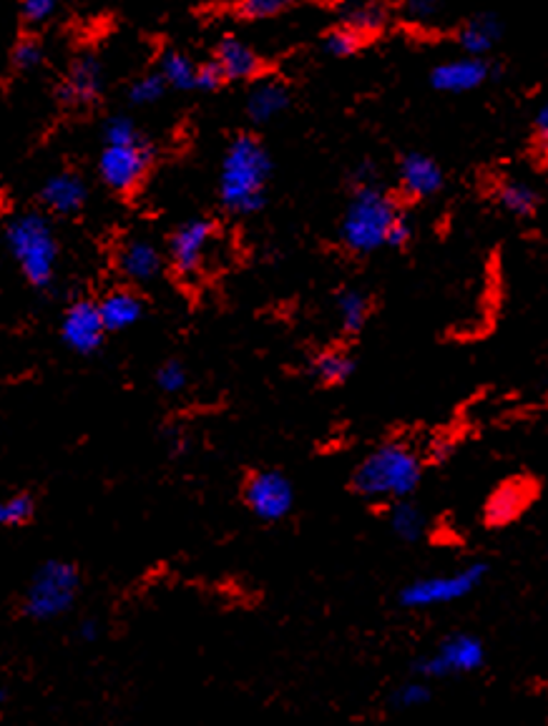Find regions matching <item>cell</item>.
Returning a JSON list of instances; mask_svg holds the SVG:
<instances>
[{"mask_svg": "<svg viewBox=\"0 0 548 726\" xmlns=\"http://www.w3.org/2000/svg\"><path fill=\"white\" fill-rule=\"evenodd\" d=\"M272 177V156L260 139L242 133L227 146L219 169V199L229 214L260 212Z\"/></svg>", "mask_w": 548, "mask_h": 726, "instance_id": "cell-1", "label": "cell"}, {"mask_svg": "<svg viewBox=\"0 0 548 726\" xmlns=\"http://www.w3.org/2000/svg\"><path fill=\"white\" fill-rule=\"evenodd\" d=\"M422 478V461L405 442H383L362 457L353 473V488L368 500H405Z\"/></svg>", "mask_w": 548, "mask_h": 726, "instance_id": "cell-2", "label": "cell"}, {"mask_svg": "<svg viewBox=\"0 0 548 726\" xmlns=\"http://www.w3.org/2000/svg\"><path fill=\"white\" fill-rule=\"evenodd\" d=\"M403 209L376 183H360L339 224V239L355 254H372L388 247V237Z\"/></svg>", "mask_w": 548, "mask_h": 726, "instance_id": "cell-3", "label": "cell"}, {"mask_svg": "<svg viewBox=\"0 0 548 726\" xmlns=\"http://www.w3.org/2000/svg\"><path fill=\"white\" fill-rule=\"evenodd\" d=\"M5 241L31 285L48 287L58 260V245L51 224L40 214H23L8 224Z\"/></svg>", "mask_w": 548, "mask_h": 726, "instance_id": "cell-4", "label": "cell"}, {"mask_svg": "<svg viewBox=\"0 0 548 726\" xmlns=\"http://www.w3.org/2000/svg\"><path fill=\"white\" fill-rule=\"evenodd\" d=\"M79 594V571L65 561H48L40 566L28 583L23 608L31 619L51 621L71 611Z\"/></svg>", "mask_w": 548, "mask_h": 726, "instance_id": "cell-5", "label": "cell"}, {"mask_svg": "<svg viewBox=\"0 0 548 726\" xmlns=\"http://www.w3.org/2000/svg\"><path fill=\"white\" fill-rule=\"evenodd\" d=\"M486 573V563H470L466 569L453 573L415 579L401 591V604L405 608H436L455 604V600L468 598L484 583Z\"/></svg>", "mask_w": 548, "mask_h": 726, "instance_id": "cell-6", "label": "cell"}, {"mask_svg": "<svg viewBox=\"0 0 548 726\" xmlns=\"http://www.w3.org/2000/svg\"><path fill=\"white\" fill-rule=\"evenodd\" d=\"M152 162V144L144 136H139L127 141V144H106L102 158H98V174H102L106 187L127 194L144 181Z\"/></svg>", "mask_w": 548, "mask_h": 726, "instance_id": "cell-7", "label": "cell"}, {"mask_svg": "<svg viewBox=\"0 0 548 726\" xmlns=\"http://www.w3.org/2000/svg\"><path fill=\"white\" fill-rule=\"evenodd\" d=\"M486 664V646L484 641L473 633H451L440 641L433 654L420 658L415 671L422 679H445V676L473 674Z\"/></svg>", "mask_w": 548, "mask_h": 726, "instance_id": "cell-8", "label": "cell"}, {"mask_svg": "<svg viewBox=\"0 0 548 726\" xmlns=\"http://www.w3.org/2000/svg\"><path fill=\"white\" fill-rule=\"evenodd\" d=\"M245 503L260 521H282L295 508V488L287 475L277 471H260L247 480Z\"/></svg>", "mask_w": 548, "mask_h": 726, "instance_id": "cell-9", "label": "cell"}, {"mask_svg": "<svg viewBox=\"0 0 548 726\" xmlns=\"http://www.w3.org/2000/svg\"><path fill=\"white\" fill-rule=\"evenodd\" d=\"M493 76L496 66L488 61V58L463 53L458 58H448V61L438 63L436 69L430 71V86L436 91H443V94L461 96L486 86Z\"/></svg>", "mask_w": 548, "mask_h": 726, "instance_id": "cell-10", "label": "cell"}, {"mask_svg": "<svg viewBox=\"0 0 548 726\" xmlns=\"http://www.w3.org/2000/svg\"><path fill=\"white\" fill-rule=\"evenodd\" d=\"M214 241V224L210 219H189L171 234L169 257L174 270L179 274L202 272L206 254H210Z\"/></svg>", "mask_w": 548, "mask_h": 726, "instance_id": "cell-11", "label": "cell"}, {"mask_svg": "<svg viewBox=\"0 0 548 726\" xmlns=\"http://www.w3.org/2000/svg\"><path fill=\"white\" fill-rule=\"evenodd\" d=\"M63 342L81 355H91L102 347L106 328L102 322V312L94 302H76L63 317L61 324Z\"/></svg>", "mask_w": 548, "mask_h": 726, "instance_id": "cell-12", "label": "cell"}, {"mask_svg": "<svg viewBox=\"0 0 548 726\" xmlns=\"http://www.w3.org/2000/svg\"><path fill=\"white\" fill-rule=\"evenodd\" d=\"M397 179H401V189L410 199H430L445 187L443 169H440L436 158L420 152H410L401 158Z\"/></svg>", "mask_w": 548, "mask_h": 726, "instance_id": "cell-13", "label": "cell"}, {"mask_svg": "<svg viewBox=\"0 0 548 726\" xmlns=\"http://www.w3.org/2000/svg\"><path fill=\"white\" fill-rule=\"evenodd\" d=\"M104 91V63L94 53H81L71 63L69 76L61 86V98L65 104L88 106L94 104Z\"/></svg>", "mask_w": 548, "mask_h": 726, "instance_id": "cell-14", "label": "cell"}, {"mask_svg": "<svg viewBox=\"0 0 548 726\" xmlns=\"http://www.w3.org/2000/svg\"><path fill=\"white\" fill-rule=\"evenodd\" d=\"M214 63L219 66L227 81H249L262 73V56L239 36H222L214 48Z\"/></svg>", "mask_w": 548, "mask_h": 726, "instance_id": "cell-15", "label": "cell"}, {"mask_svg": "<svg viewBox=\"0 0 548 726\" xmlns=\"http://www.w3.org/2000/svg\"><path fill=\"white\" fill-rule=\"evenodd\" d=\"M534 498V486L528 480H505L503 486H498L491 498H488L484 519L488 525L493 528H501V525H509L511 521H516L519 515L526 511V505Z\"/></svg>", "mask_w": 548, "mask_h": 726, "instance_id": "cell-16", "label": "cell"}, {"mask_svg": "<svg viewBox=\"0 0 548 726\" xmlns=\"http://www.w3.org/2000/svg\"><path fill=\"white\" fill-rule=\"evenodd\" d=\"M86 197H88L86 181L73 171L53 174V177L46 179L44 189H40V199H44L46 209H51L53 214L61 216L79 214L83 204H86Z\"/></svg>", "mask_w": 548, "mask_h": 726, "instance_id": "cell-17", "label": "cell"}, {"mask_svg": "<svg viewBox=\"0 0 548 726\" xmlns=\"http://www.w3.org/2000/svg\"><path fill=\"white\" fill-rule=\"evenodd\" d=\"M503 36V21L496 13H478L463 23L458 31V44L466 56L486 58Z\"/></svg>", "mask_w": 548, "mask_h": 726, "instance_id": "cell-18", "label": "cell"}, {"mask_svg": "<svg viewBox=\"0 0 548 726\" xmlns=\"http://www.w3.org/2000/svg\"><path fill=\"white\" fill-rule=\"evenodd\" d=\"M289 108V91L285 83L264 79L254 83L247 96V116L257 123H270Z\"/></svg>", "mask_w": 548, "mask_h": 726, "instance_id": "cell-19", "label": "cell"}, {"mask_svg": "<svg viewBox=\"0 0 548 726\" xmlns=\"http://www.w3.org/2000/svg\"><path fill=\"white\" fill-rule=\"evenodd\" d=\"M390 23V11L388 5L380 0H347L339 8V26L353 28L360 33L362 38H372L378 33H383Z\"/></svg>", "mask_w": 548, "mask_h": 726, "instance_id": "cell-20", "label": "cell"}, {"mask_svg": "<svg viewBox=\"0 0 548 726\" xmlns=\"http://www.w3.org/2000/svg\"><path fill=\"white\" fill-rule=\"evenodd\" d=\"M121 272L134 282H152L162 272V252L148 239H134L121 249Z\"/></svg>", "mask_w": 548, "mask_h": 726, "instance_id": "cell-21", "label": "cell"}, {"mask_svg": "<svg viewBox=\"0 0 548 726\" xmlns=\"http://www.w3.org/2000/svg\"><path fill=\"white\" fill-rule=\"evenodd\" d=\"M98 312H102V322L106 332H119L134 328V324L141 320V314H144V302H141L134 291L119 289L102 299Z\"/></svg>", "mask_w": 548, "mask_h": 726, "instance_id": "cell-22", "label": "cell"}, {"mask_svg": "<svg viewBox=\"0 0 548 726\" xmlns=\"http://www.w3.org/2000/svg\"><path fill=\"white\" fill-rule=\"evenodd\" d=\"M388 521H390V531L395 533V538L405 540V544H418L428 531L426 515H422L420 508L410 503L408 498L395 500V505L390 508Z\"/></svg>", "mask_w": 548, "mask_h": 726, "instance_id": "cell-23", "label": "cell"}, {"mask_svg": "<svg viewBox=\"0 0 548 726\" xmlns=\"http://www.w3.org/2000/svg\"><path fill=\"white\" fill-rule=\"evenodd\" d=\"M310 370L314 380L322 382V385H343V382L353 378L355 360L345 349H325V353L314 357Z\"/></svg>", "mask_w": 548, "mask_h": 726, "instance_id": "cell-24", "label": "cell"}, {"mask_svg": "<svg viewBox=\"0 0 548 726\" xmlns=\"http://www.w3.org/2000/svg\"><path fill=\"white\" fill-rule=\"evenodd\" d=\"M335 312H337L339 328H343L345 332H350V335H355V332H360L365 328V322H368L370 297L360 289L347 287L335 297Z\"/></svg>", "mask_w": 548, "mask_h": 726, "instance_id": "cell-25", "label": "cell"}, {"mask_svg": "<svg viewBox=\"0 0 548 726\" xmlns=\"http://www.w3.org/2000/svg\"><path fill=\"white\" fill-rule=\"evenodd\" d=\"M159 73L166 86L177 91H196V73L199 63L184 51H166L159 61Z\"/></svg>", "mask_w": 548, "mask_h": 726, "instance_id": "cell-26", "label": "cell"}, {"mask_svg": "<svg viewBox=\"0 0 548 726\" xmlns=\"http://www.w3.org/2000/svg\"><path fill=\"white\" fill-rule=\"evenodd\" d=\"M498 204L513 216H531L536 214L538 204H541V197H538V191L531 187L528 181L509 179L501 183V189H498Z\"/></svg>", "mask_w": 548, "mask_h": 726, "instance_id": "cell-27", "label": "cell"}, {"mask_svg": "<svg viewBox=\"0 0 548 726\" xmlns=\"http://www.w3.org/2000/svg\"><path fill=\"white\" fill-rule=\"evenodd\" d=\"M365 44H368V38H362L360 33L347 26H335L322 36V51L330 58H353L362 51Z\"/></svg>", "mask_w": 548, "mask_h": 726, "instance_id": "cell-28", "label": "cell"}, {"mask_svg": "<svg viewBox=\"0 0 548 726\" xmlns=\"http://www.w3.org/2000/svg\"><path fill=\"white\" fill-rule=\"evenodd\" d=\"M300 0H237L235 13L242 21H270L293 11Z\"/></svg>", "mask_w": 548, "mask_h": 726, "instance_id": "cell-29", "label": "cell"}, {"mask_svg": "<svg viewBox=\"0 0 548 726\" xmlns=\"http://www.w3.org/2000/svg\"><path fill=\"white\" fill-rule=\"evenodd\" d=\"M166 88L169 86H166L162 73L154 71V73H146V76H139L134 83H131L127 96L134 106H152L166 94Z\"/></svg>", "mask_w": 548, "mask_h": 726, "instance_id": "cell-30", "label": "cell"}, {"mask_svg": "<svg viewBox=\"0 0 548 726\" xmlns=\"http://www.w3.org/2000/svg\"><path fill=\"white\" fill-rule=\"evenodd\" d=\"M390 701H393L395 709L426 706L430 701V687L426 681H408V683H403V687H397L393 691Z\"/></svg>", "mask_w": 548, "mask_h": 726, "instance_id": "cell-31", "label": "cell"}, {"mask_svg": "<svg viewBox=\"0 0 548 726\" xmlns=\"http://www.w3.org/2000/svg\"><path fill=\"white\" fill-rule=\"evenodd\" d=\"M33 515V500L28 496L0 498V525H23Z\"/></svg>", "mask_w": 548, "mask_h": 726, "instance_id": "cell-32", "label": "cell"}, {"mask_svg": "<svg viewBox=\"0 0 548 726\" xmlns=\"http://www.w3.org/2000/svg\"><path fill=\"white\" fill-rule=\"evenodd\" d=\"M44 63V46L33 38L19 40V46L13 48V66L19 71H36Z\"/></svg>", "mask_w": 548, "mask_h": 726, "instance_id": "cell-33", "label": "cell"}, {"mask_svg": "<svg viewBox=\"0 0 548 726\" xmlns=\"http://www.w3.org/2000/svg\"><path fill=\"white\" fill-rule=\"evenodd\" d=\"M156 382H159V388H162V392H166V395H177V392L184 390L189 382L184 365L166 362L162 370L156 372Z\"/></svg>", "mask_w": 548, "mask_h": 726, "instance_id": "cell-34", "label": "cell"}, {"mask_svg": "<svg viewBox=\"0 0 548 726\" xmlns=\"http://www.w3.org/2000/svg\"><path fill=\"white\" fill-rule=\"evenodd\" d=\"M443 0H405L403 8H405V15L413 23H430L436 21L440 11H443Z\"/></svg>", "mask_w": 548, "mask_h": 726, "instance_id": "cell-35", "label": "cell"}, {"mask_svg": "<svg viewBox=\"0 0 548 726\" xmlns=\"http://www.w3.org/2000/svg\"><path fill=\"white\" fill-rule=\"evenodd\" d=\"M58 11V0H21V13L23 19L33 26L51 21Z\"/></svg>", "mask_w": 548, "mask_h": 726, "instance_id": "cell-36", "label": "cell"}, {"mask_svg": "<svg viewBox=\"0 0 548 726\" xmlns=\"http://www.w3.org/2000/svg\"><path fill=\"white\" fill-rule=\"evenodd\" d=\"M227 79H224L222 69L214 61H206L199 66V73H196V91H217L222 88Z\"/></svg>", "mask_w": 548, "mask_h": 726, "instance_id": "cell-37", "label": "cell"}, {"mask_svg": "<svg viewBox=\"0 0 548 726\" xmlns=\"http://www.w3.org/2000/svg\"><path fill=\"white\" fill-rule=\"evenodd\" d=\"M410 239H413V222H410V216L403 212L401 216H397V222L393 224V229H390L388 247L390 249H401V247L408 245Z\"/></svg>", "mask_w": 548, "mask_h": 726, "instance_id": "cell-38", "label": "cell"}, {"mask_svg": "<svg viewBox=\"0 0 548 726\" xmlns=\"http://www.w3.org/2000/svg\"><path fill=\"white\" fill-rule=\"evenodd\" d=\"M534 139H536V146L541 148L544 154H548V102L536 111Z\"/></svg>", "mask_w": 548, "mask_h": 726, "instance_id": "cell-39", "label": "cell"}, {"mask_svg": "<svg viewBox=\"0 0 548 726\" xmlns=\"http://www.w3.org/2000/svg\"><path fill=\"white\" fill-rule=\"evenodd\" d=\"M79 636L83 641H88V644H94V641L102 636V626H98L94 619H88V621H83L81 626V631H79Z\"/></svg>", "mask_w": 548, "mask_h": 726, "instance_id": "cell-40", "label": "cell"}, {"mask_svg": "<svg viewBox=\"0 0 548 726\" xmlns=\"http://www.w3.org/2000/svg\"><path fill=\"white\" fill-rule=\"evenodd\" d=\"M3 701H5V694H3V689H0V706H3Z\"/></svg>", "mask_w": 548, "mask_h": 726, "instance_id": "cell-41", "label": "cell"}]
</instances>
